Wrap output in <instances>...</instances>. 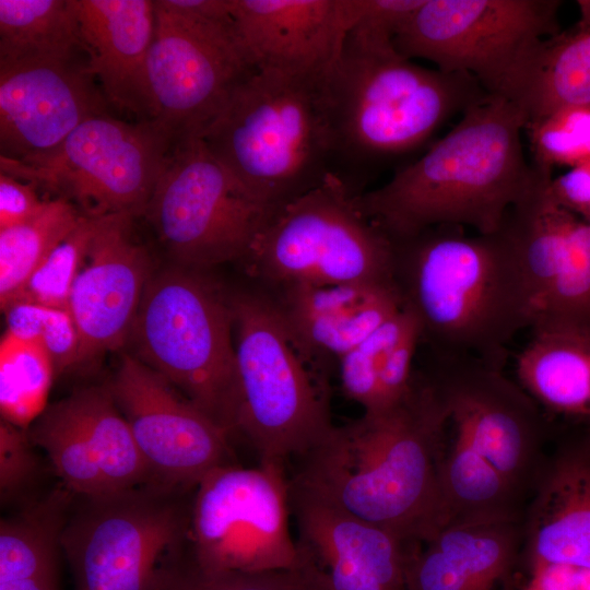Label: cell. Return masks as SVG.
Listing matches in <instances>:
<instances>
[{
	"instance_id": "cell-1",
	"label": "cell",
	"mask_w": 590,
	"mask_h": 590,
	"mask_svg": "<svg viewBox=\"0 0 590 590\" xmlns=\"http://www.w3.org/2000/svg\"><path fill=\"white\" fill-rule=\"evenodd\" d=\"M449 412L430 373L392 409L334 426L298 458L291 483L411 544L445 527L438 464Z\"/></svg>"
},
{
	"instance_id": "cell-2",
	"label": "cell",
	"mask_w": 590,
	"mask_h": 590,
	"mask_svg": "<svg viewBox=\"0 0 590 590\" xmlns=\"http://www.w3.org/2000/svg\"><path fill=\"white\" fill-rule=\"evenodd\" d=\"M320 86L330 173L353 196L487 95L472 75L416 64L396 50L391 37L358 25L349 30Z\"/></svg>"
},
{
	"instance_id": "cell-3",
	"label": "cell",
	"mask_w": 590,
	"mask_h": 590,
	"mask_svg": "<svg viewBox=\"0 0 590 590\" xmlns=\"http://www.w3.org/2000/svg\"><path fill=\"white\" fill-rule=\"evenodd\" d=\"M527 123L516 103L488 93L423 155L355 201L393 240L440 225L494 234L542 173L523 153Z\"/></svg>"
},
{
	"instance_id": "cell-4",
	"label": "cell",
	"mask_w": 590,
	"mask_h": 590,
	"mask_svg": "<svg viewBox=\"0 0 590 590\" xmlns=\"http://www.w3.org/2000/svg\"><path fill=\"white\" fill-rule=\"evenodd\" d=\"M394 241V282L435 356L504 369L509 344L530 329L532 305L508 238L440 225Z\"/></svg>"
},
{
	"instance_id": "cell-5",
	"label": "cell",
	"mask_w": 590,
	"mask_h": 590,
	"mask_svg": "<svg viewBox=\"0 0 590 590\" xmlns=\"http://www.w3.org/2000/svg\"><path fill=\"white\" fill-rule=\"evenodd\" d=\"M320 82L256 71L235 85L200 135L240 188L271 211L330 173Z\"/></svg>"
},
{
	"instance_id": "cell-6",
	"label": "cell",
	"mask_w": 590,
	"mask_h": 590,
	"mask_svg": "<svg viewBox=\"0 0 590 590\" xmlns=\"http://www.w3.org/2000/svg\"><path fill=\"white\" fill-rule=\"evenodd\" d=\"M240 390L237 432L259 462L285 464L333 429L324 366L287 327L268 291L231 294Z\"/></svg>"
},
{
	"instance_id": "cell-7",
	"label": "cell",
	"mask_w": 590,
	"mask_h": 590,
	"mask_svg": "<svg viewBox=\"0 0 590 590\" xmlns=\"http://www.w3.org/2000/svg\"><path fill=\"white\" fill-rule=\"evenodd\" d=\"M231 294L199 271L150 278L130 337L134 355L229 435L240 410Z\"/></svg>"
},
{
	"instance_id": "cell-8",
	"label": "cell",
	"mask_w": 590,
	"mask_h": 590,
	"mask_svg": "<svg viewBox=\"0 0 590 590\" xmlns=\"http://www.w3.org/2000/svg\"><path fill=\"white\" fill-rule=\"evenodd\" d=\"M196 488V487H194ZM194 488L75 496L61 531L74 590H161L190 558Z\"/></svg>"
},
{
	"instance_id": "cell-9",
	"label": "cell",
	"mask_w": 590,
	"mask_h": 590,
	"mask_svg": "<svg viewBox=\"0 0 590 590\" xmlns=\"http://www.w3.org/2000/svg\"><path fill=\"white\" fill-rule=\"evenodd\" d=\"M243 263L268 291L393 281L394 241L329 173L270 216Z\"/></svg>"
},
{
	"instance_id": "cell-10",
	"label": "cell",
	"mask_w": 590,
	"mask_h": 590,
	"mask_svg": "<svg viewBox=\"0 0 590 590\" xmlns=\"http://www.w3.org/2000/svg\"><path fill=\"white\" fill-rule=\"evenodd\" d=\"M174 145L152 121L96 114L52 152L24 162L0 156L1 173L72 202L83 215H143Z\"/></svg>"
},
{
	"instance_id": "cell-11",
	"label": "cell",
	"mask_w": 590,
	"mask_h": 590,
	"mask_svg": "<svg viewBox=\"0 0 590 590\" xmlns=\"http://www.w3.org/2000/svg\"><path fill=\"white\" fill-rule=\"evenodd\" d=\"M271 211L252 200L201 138L174 145L143 216L174 266L244 262Z\"/></svg>"
},
{
	"instance_id": "cell-12",
	"label": "cell",
	"mask_w": 590,
	"mask_h": 590,
	"mask_svg": "<svg viewBox=\"0 0 590 590\" xmlns=\"http://www.w3.org/2000/svg\"><path fill=\"white\" fill-rule=\"evenodd\" d=\"M558 0H424L397 33L406 59L472 75L506 97L520 67L543 38L560 31Z\"/></svg>"
},
{
	"instance_id": "cell-13",
	"label": "cell",
	"mask_w": 590,
	"mask_h": 590,
	"mask_svg": "<svg viewBox=\"0 0 590 590\" xmlns=\"http://www.w3.org/2000/svg\"><path fill=\"white\" fill-rule=\"evenodd\" d=\"M291 515L285 464L221 465L194 488L190 559L208 571L292 569L296 545Z\"/></svg>"
},
{
	"instance_id": "cell-14",
	"label": "cell",
	"mask_w": 590,
	"mask_h": 590,
	"mask_svg": "<svg viewBox=\"0 0 590 590\" xmlns=\"http://www.w3.org/2000/svg\"><path fill=\"white\" fill-rule=\"evenodd\" d=\"M153 2L155 33L148 60L151 120L175 145L200 138L235 85L255 71L240 51L231 14Z\"/></svg>"
},
{
	"instance_id": "cell-15",
	"label": "cell",
	"mask_w": 590,
	"mask_h": 590,
	"mask_svg": "<svg viewBox=\"0 0 590 590\" xmlns=\"http://www.w3.org/2000/svg\"><path fill=\"white\" fill-rule=\"evenodd\" d=\"M429 373L445 399L452 432L529 502L547 459L540 405L504 369L472 357L436 356Z\"/></svg>"
},
{
	"instance_id": "cell-16",
	"label": "cell",
	"mask_w": 590,
	"mask_h": 590,
	"mask_svg": "<svg viewBox=\"0 0 590 590\" xmlns=\"http://www.w3.org/2000/svg\"><path fill=\"white\" fill-rule=\"evenodd\" d=\"M542 173L506 213L498 231L510 241L532 305L530 330L590 333V223L551 197Z\"/></svg>"
},
{
	"instance_id": "cell-17",
	"label": "cell",
	"mask_w": 590,
	"mask_h": 590,
	"mask_svg": "<svg viewBox=\"0 0 590 590\" xmlns=\"http://www.w3.org/2000/svg\"><path fill=\"white\" fill-rule=\"evenodd\" d=\"M106 386L154 483L192 489L233 463L231 435L134 355L123 354Z\"/></svg>"
},
{
	"instance_id": "cell-18",
	"label": "cell",
	"mask_w": 590,
	"mask_h": 590,
	"mask_svg": "<svg viewBox=\"0 0 590 590\" xmlns=\"http://www.w3.org/2000/svg\"><path fill=\"white\" fill-rule=\"evenodd\" d=\"M62 484L95 496L154 483L107 386H87L45 409L27 428Z\"/></svg>"
},
{
	"instance_id": "cell-19",
	"label": "cell",
	"mask_w": 590,
	"mask_h": 590,
	"mask_svg": "<svg viewBox=\"0 0 590 590\" xmlns=\"http://www.w3.org/2000/svg\"><path fill=\"white\" fill-rule=\"evenodd\" d=\"M296 524V573L305 590H408V568L420 544L361 520L291 483Z\"/></svg>"
},
{
	"instance_id": "cell-20",
	"label": "cell",
	"mask_w": 590,
	"mask_h": 590,
	"mask_svg": "<svg viewBox=\"0 0 590 590\" xmlns=\"http://www.w3.org/2000/svg\"><path fill=\"white\" fill-rule=\"evenodd\" d=\"M128 213L101 216L68 309L80 338L78 366L119 349L130 332L153 274L149 250L133 236Z\"/></svg>"
},
{
	"instance_id": "cell-21",
	"label": "cell",
	"mask_w": 590,
	"mask_h": 590,
	"mask_svg": "<svg viewBox=\"0 0 590 590\" xmlns=\"http://www.w3.org/2000/svg\"><path fill=\"white\" fill-rule=\"evenodd\" d=\"M92 79L78 60L0 62V156L24 162L46 155L106 111Z\"/></svg>"
},
{
	"instance_id": "cell-22",
	"label": "cell",
	"mask_w": 590,
	"mask_h": 590,
	"mask_svg": "<svg viewBox=\"0 0 590 590\" xmlns=\"http://www.w3.org/2000/svg\"><path fill=\"white\" fill-rule=\"evenodd\" d=\"M232 15L250 69L316 80L357 17L355 0H232Z\"/></svg>"
},
{
	"instance_id": "cell-23",
	"label": "cell",
	"mask_w": 590,
	"mask_h": 590,
	"mask_svg": "<svg viewBox=\"0 0 590 590\" xmlns=\"http://www.w3.org/2000/svg\"><path fill=\"white\" fill-rule=\"evenodd\" d=\"M85 69L97 78L106 99L151 120L148 60L155 33L150 0H71Z\"/></svg>"
},
{
	"instance_id": "cell-24",
	"label": "cell",
	"mask_w": 590,
	"mask_h": 590,
	"mask_svg": "<svg viewBox=\"0 0 590 590\" xmlns=\"http://www.w3.org/2000/svg\"><path fill=\"white\" fill-rule=\"evenodd\" d=\"M268 292L299 344L322 366L330 358L339 362L403 308L394 280L292 285Z\"/></svg>"
},
{
	"instance_id": "cell-25",
	"label": "cell",
	"mask_w": 590,
	"mask_h": 590,
	"mask_svg": "<svg viewBox=\"0 0 590 590\" xmlns=\"http://www.w3.org/2000/svg\"><path fill=\"white\" fill-rule=\"evenodd\" d=\"M590 568V453L580 438L546 459L523 518L521 567Z\"/></svg>"
},
{
	"instance_id": "cell-26",
	"label": "cell",
	"mask_w": 590,
	"mask_h": 590,
	"mask_svg": "<svg viewBox=\"0 0 590 590\" xmlns=\"http://www.w3.org/2000/svg\"><path fill=\"white\" fill-rule=\"evenodd\" d=\"M522 547L523 521L446 526L414 550L408 590H509Z\"/></svg>"
},
{
	"instance_id": "cell-27",
	"label": "cell",
	"mask_w": 590,
	"mask_h": 590,
	"mask_svg": "<svg viewBox=\"0 0 590 590\" xmlns=\"http://www.w3.org/2000/svg\"><path fill=\"white\" fill-rule=\"evenodd\" d=\"M577 4L579 20L535 45L507 93L528 122L564 106L590 104V0Z\"/></svg>"
},
{
	"instance_id": "cell-28",
	"label": "cell",
	"mask_w": 590,
	"mask_h": 590,
	"mask_svg": "<svg viewBox=\"0 0 590 590\" xmlns=\"http://www.w3.org/2000/svg\"><path fill=\"white\" fill-rule=\"evenodd\" d=\"M422 341L414 314L403 307L339 359L343 392L365 414L386 412L410 392Z\"/></svg>"
},
{
	"instance_id": "cell-29",
	"label": "cell",
	"mask_w": 590,
	"mask_h": 590,
	"mask_svg": "<svg viewBox=\"0 0 590 590\" xmlns=\"http://www.w3.org/2000/svg\"><path fill=\"white\" fill-rule=\"evenodd\" d=\"M516 376L543 412L590 423V333L532 331L516 357Z\"/></svg>"
},
{
	"instance_id": "cell-30",
	"label": "cell",
	"mask_w": 590,
	"mask_h": 590,
	"mask_svg": "<svg viewBox=\"0 0 590 590\" xmlns=\"http://www.w3.org/2000/svg\"><path fill=\"white\" fill-rule=\"evenodd\" d=\"M74 495L62 484L0 522V590H60V536Z\"/></svg>"
},
{
	"instance_id": "cell-31",
	"label": "cell",
	"mask_w": 590,
	"mask_h": 590,
	"mask_svg": "<svg viewBox=\"0 0 590 590\" xmlns=\"http://www.w3.org/2000/svg\"><path fill=\"white\" fill-rule=\"evenodd\" d=\"M451 436L438 464L445 527L523 521L528 499L464 438Z\"/></svg>"
},
{
	"instance_id": "cell-32",
	"label": "cell",
	"mask_w": 590,
	"mask_h": 590,
	"mask_svg": "<svg viewBox=\"0 0 590 590\" xmlns=\"http://www.w3.org/2000/svg\"><path fill=\"white\" fill-rule=\"evenodd\" d=\"M80 50L71 0H0V62L70 61Z\"/></svg>"
},
{
	"instance_id": "cell-33",
	"label": "cell",
	"mask_w": 590,
	"mask_h": 590,
	"mask_svg": "<svg viewBox=\"0 0 590 590\" xmlns=\"http://www.w3.org/2000/svg\"><path fill=\"white\" fill-rule=\"evenodd\" d=\"M82 213L69 200L47 199L32 219L0 229V305L4 309L52 249L74 228Z\"/></svg>"
},
{
	"instance_id": "cell-34",
	"label": "cell",
	"mask_w": 590,
	"mask_h": 590,
	"mask_svg": "<svg viewBox=\"0 0 590 590\" xmlns=\"http://www.w3.org/2000/svg\"><path fill=\"white\" fill-rule=\"evenodd\" d=\"M55 368L35 342L5 332L0 344L2 420L27 429L45 411Z\"/></svg>"
},
{
	"instance_id": "cell-35",
	"label": "cell",
	"mask_w": 590,
	"mask_h": 590,
	"mask_svg": "<svg viewBox=\"0 0 590 590\" xmlns=\"http://www.w3.org/2000/svg\"><path fill=\"white\" fill-rule=\"evenodd\" d=\"M99 220L101 216L82 214L74 228L52 249L9 305L27 302L68 308L73 283L85 261Z\"/></svg>"
},
{
	"instance_id": "cell-36",
	"label": "cell",
	"mask_w": 590,
	"mask_h": 590,
	"mask_svg": "<svg viewBox=\"0 0 590 590\" xmlns=\"http://www.w3.org/2000/svg\"><path fill=\"white\" fill-rule=\"evenodd\" d=\"M531 163L553 172L590 158V104L560 107L527 123Z\"/></svg>"
},
{
	"instance_id": "cell-37",
	"label": "cell",
	"mask_w": 590,
	"mask_h": 590,
	"mask_svg": "<svg viewBox=\"0 0 590 590\" xmlns=\"http://www.w3.org/2000/svg\"><path fill=\"white\" fill-rule=\"evenodd\" d=\"M11 335L35 342L50 357L55 374L78 366L80 338L68 308L15 302L2 310Z\"/></svg>"
},
{
	"instance_id": "cell-38",
	"label": "cell",
	"mask_w": 590,
	"mask_h": 590,
	"mask_svg": "<svg viewBox=\"0 0 590 590\" xmlns=\"http://www.w3.org/2000/svg\"><path fill=\"white\" fill-rule=\"evenodd\" d=\"M35 447L27 429L1 418L0 500L2 507L14 504H21L23 507L37 499L32 495L42 468Z\"/></svg>"
},
{
	"instance_id": "cell-39",
	"label": "cell",
	"mask_w": 590,
	"mask_h": 590,
	"mask_svg": "<svg viewBox=\"0 0 590 590\" xmlns=\"http://www.w3.org/2000/svg\"><path fill=\"white\" fill-rule=\"evenodd\" d=\"M161 590H305L292 569L262 573L208 571L191 559Z\"/></svg>"
},
{
	"instance_id": "cell-40",
	"label": "cell",
	"mask_w": 590,
	"mask_h": 590,
	"mask_svg": "<svg viewBox=\"0 0 590 590\" xmlns=\"http://www.w3.org/2000/svg\"><path fill=\"white\" fill-rule=\"evenodd\" d=\"M46 201L38 196L33 184L0 172V229L32 219Z\"/></svg>"
},
{
	"instance_id": "cell-41",
	"label": "cell",
	"mask_w": 590,
	"mask_h": 590,
	"mask_svg": "<svg viewBox=\"0 0 590 590\" xmlns=\"http://www.w3.org/2000/svg\"><path fill=\"white\" fill-rule=\"evenodd\" d=\"M548 191L558 205L590 223V158L553 177Z\"/></svg>"
},
{
	"instance_id": "cell-42",
	"label": "cell",
	"mask_w": 590,
	"mask_h": 590,
	"mask_svg": "<svg viewBox=\"0 0 590 590\" xmlns=\"http://www.w3.org/2000/svg\"><path fill=\"white\" fill-rule=\"evenodd\" d=\"M520 590H590V568L543 564L526 569Z\"/></svg>"
},
{
	"instance_id": "cell-43",
	"label": "cell",
	"mask_w": 590,
	"mask_h": 590,
	"mask_svg": "<svg viewBox=\"0 0 590 590\" xmlns=\"http://www.w3.org/2000/svg\"><path fill=\"white\" fill-rule=\"evenodd\" d=\"M583 446L587 448V450L590 453V423L588 428L585 430L581 437H579Z\"/></svg>"
},
{
	"instance_id": "cell-44",
	"label": "cell",
	"mask_w": 590,
	"mask_h": 590,
	"mask_svg": "<svg viewBox=\"0 0 590 590\" xmlns=\"http://www.w3.org/2000/svg\"><path fill=\"white\" fill-rule=\"evenodd\" d=\"M514 590H520V588H516V589H514Z\"/></svg>"
}]
</instances>
